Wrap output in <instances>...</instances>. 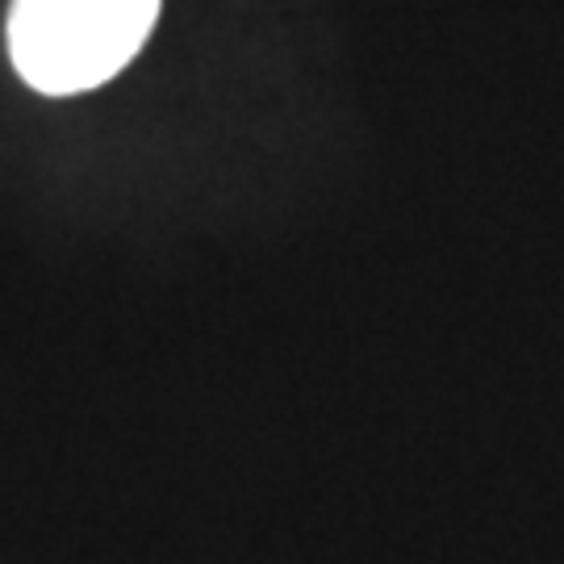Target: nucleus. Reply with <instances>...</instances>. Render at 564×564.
<instances>
[{
	"label": "nucleus",
	"mask_w": 564,
	"mask_h": 564,
	"mask_svg": "<svg viewBox=\"0 0 564 564\" xmlns=\"http://www.w3.org/2000/svg\"><path fill=\"white\" fill-rule=\"evenodd\" d=\"M155 18L160 0H13L9 55L30 88L72 97L113 80Z\"/></svg>",
	"instance_id": "f257e3e1"
}]
</instances>
